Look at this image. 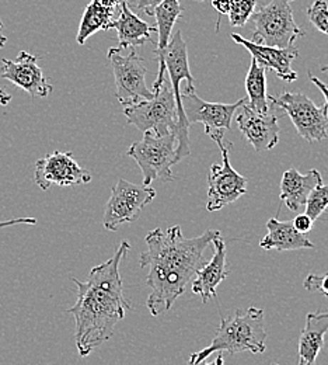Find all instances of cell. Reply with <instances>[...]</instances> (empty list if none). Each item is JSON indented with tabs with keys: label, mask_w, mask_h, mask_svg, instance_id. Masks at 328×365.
I'll use <instances>...</instances> for the list:
<instances>
[{
	"label": "cell",
	"mask_w": 328,
	"mask_h": 365,
	"mask_svg": "<svg viewBox=\"0 0 328 365\" xmlns=\"http://www.w3.org/2000/svg\"><path fill=\"white\" fill-rule=\"evenodd\" d=\"M303 287L309 292H322L324 297H328V274H309L303 282Z\"/></svg>",
	"instance_id": "obj_28"
},
{
	"label": "cell",
	"mask_w": 328,
	"mask_h": 365,
	"mask_svg": "<svg viewBox=\"0 0 328 365\" xmlns=\"http://www.w3.org/2000/svg\"><path fill=\"white\" fill-rule=\"evenodd\" d=\"M199 1H202V0H199Z\"/></svg>",
	"instance_id": "obj_40"
},
{
	"label": "cell",
	"mask_w": 328,
	"mask_h": 365,
	"mask_svg": "<svg viewBox=\"0 0 328 365\" xmlns=\"http://www.w3.org/2000/svg\"><path fill=\"white\" fill-rule=\"evenodd\" d=\"M208 137L216 142L222 152V163L212 165L208 179L206 211L216 212L237 201L247 192V179L236 172L231 163L232 142H225V131H215Z\"/></svg>",
	"instance_id": "obj_8"
},
{
	"label": "cell",
	"mask_w": 328,
	"mask_h": 365,
	"mask_svg": "<svg viewBox=\"0 0 328 365\" xmlns=\"http://www.w3.org/2000/svg\"><path fill=\"white\" fill-rule=\"evenodd\" d=\"M3 23H1V20H0V48H3V46H6V43H7V37L3 34Z\"/></svg>",
	"instance_id": "obj_36"
},
{
	"label": "cell",
	"mask_w": 328,
	"mask_h": 365,
	"mask_svg": "<svg viewBox=\"0 0 328 365\" xmlns=\"http://www.w3.org/2000/svg\"><path fill=\"white\" fill-rule=\"evenodd\" d=\"M271 365H280V364H271ZM297 365H300V364H297Z\"/></svg>",
	"instance_id": "obj_39"
},
{
	"label": "cell",
	"mask_w": 328,
	"mask_h": 365,
	"mask_svg": "<svg viewBox=\"0 0 328 365\" xmlns=\"http://www.w3.org/2000/svg\"><path fill=\"white\" fill-rule=\"evenodd\" d=\"M37 62V55L21 51L16 61L1 59L0 76L28 93L31 97L44 98L52 93L53 88L48 83L47 78Z\"/></svg>",
	"instance_id": "obj_15"
},
{
	"label": "cell",
	"mask_w": 328,
	"mask_h": 365,
	"mask_svg": "<svg viewBox=\"0 0 328 365\" xmlns=\"http://www.w3.org/2000/svg\"><path fill=\"white\" fill-rule=\"evenodd\" d=\"M268 233L260 242V247L264 250H302L314 249V245L306 237V235L297 232L292 221H280L278 218H271L267 222Z\"/></svg>",
	"instance_id": "obj_21"
},
{
	"label": "cell",
	"mask_w": 328,
	"mask_h": 365,
	"mask_svg": "<svg viewBox=\"0 0 328 365\" xmlns=\"http://www.w3.org/2000/svg\"><path fill=\"white\" fill-rule=\"evenodd\" d=\"M320 69H322V72H327L328 65H326V66H322V68H320Z\"/></svg>",
	"instance_id": "obj_38"
},
{
	"label": "cell",
	"mask_w": 328,
	"mask_h": 365,
	"mask_svg": "<svg viewBox=\"0 0 328 365\" xmlns=\"http://www.w3.org/2000/svg\"><path fill=\"white\" fill-rule=\"evenodd\" d=\"M231 36L237 44L244 46L251 53V58H254L258 65L265 69L274 71L275 75L282 81L290 83L297 79V72L292 69V62L299 56V51L296 46L277 48L253 43L236 33Z\"/></svg>",
	"instance_id": "obj_16"
},
{
	"label": "cell",
	"mask_w": 328,
	"mask_h": 365,
	"mask_svg": "<svg viewBox=\"0 0 328 365\" xmlns=\"http://www.w3.org/2000/svg\"><path fill=\"white\" fill-rule=\"evenodd\" d=\"M328 331V312H310L299 337V364L314 365L322 349L324 347V336Z\"/></svg>",
	"instance_id": "obj_20"
},
{
	"label": "cell",
	"mask_w": 328,
	"mask_h": 365,
	"mask_svg": "<svg viewBox=\"0 0 328 365\" xmlns=\"http://www.w3.org/2000/svg\"><path fill=\"white\" fill-rule=\"evenodd\" d=\"M108 59L115 78V96L124 107L141 100L153 98L154 93L149 91L144 81L147 72L144 59L137 51H131L125 56L121 53V49L111 48L108 51Z\"/></svg>",
	"instance_id": "obj_11"
},
{
	"label": "cell",
	"mask_w": 328,
	"mask_h": 365,
	"mask_svg": "<svg viewBox=\"0 0 328 365\" xmlns=\"http://www.w3.org/2000/svg\"><path fill=\"white\" fill-rule=\"evenodd\" d=\"M247 101V100H245ZM240 106L236 121L238 131L251 143L257 152H264L275 148L280 142V125L275 115V106L271 110L260 113L245 104Z\"/></svg>",
	"instance_id": "obj_14"
},
{
	"label": "cell",
	"mask_w": 328,
	"mask_h": 365,
	"mask_svg": "<svg viewBox=\"0 0 328 365\" xmlns=\"http://www.w3.org/2000/svg\"><path fill=\"white\" fill-rule=\"evenodd\" d=\"M306 14L316 30L328 36V4L326 0H316L306 9Z\"/></svg>",
	"instance_id": "obj_27"
},
{
	"label": "cell",
	"mask_w": 328,
	"mask_h": 365,
	"mask_svg": "<svg viewBox=\"0 0 328 365\" xmlns=\"http://www.w3.org/2000/svg\"><path fill=\"white\" fill-rule=\"evenodd\" d=\"M245 104L248 107L260 113H267L271 110V103L267 94V69L258 65L254 58H251V65L245 76Z\"/></svg>",
	"instance_id": "obj_22"
},
{
	"label": "cell",
	"mask_w": 328,
	"mask_h": 365,
	"mask_svg": "<svg viewBox=\"0 0 328 365\" xmlns=\"http://www.w3.org/2000/svg\"><path fill=\"white\" fill-rule=\"evenodd\" d=\"M115 29L118 33V49L137 48L149 43H153L152 34L157 33L156 27L149 26L143 21L139 16H137L131 9L129 3H122L120 7V17L112 20L107 30Z\"/></svg>",
	"instance_id": "obj_18"
},
{
	"label": "cell",
	"mask_w": 328,
	"mask_h": 365,
	"mask_svg": "<svg viewBox=\"0 0 328 365\" xmlns=\"http://www.w3.org/2000/svg\"><path fill=\"white\" fill-rule=\"evenodd\" d=\"M268 100L290 117L297 134L306 142H320L328 137V110L326 104L319 107L303 93L290 91H283L280 97L268 96Z\"/></svg>",
	"instance_id": "obj_9"
},
{
	"label": "cell",
	"mask_w": 328,
	"mask_h": 365,
	"mask_svg": "<svg viewBox=\"0 0 328 365\" xmlns=\"http://www.w3.org/2000/svg\"><path fill=\"white\" fill-rule=\"evenodd\" d=\"M184 7L180 4V0H163L156 9L153 16L156 17L157 23V48L156 51L164 49L170 38H171V31L174 29L176 21L183 16Z\"/></svg>",
	"instance_id": "obj_24"
},
{
	"label": "cell",
	"mask_w": 328,
	"mask_h": 365,
	"mask_svg": "<svg viewBox=\"0 0 328 365\" xmlns=\"http://www.w3.org/2000/svg\"><path fill=\"white\" fill-rule=\"evenodd\" d=\"M154 55H157V61H159V73L152 91L154 93L160 89V86L164 82V72L167 71L170 75V83L176 98L177 115H179V123L176 130V138H177L176 163H179L181 159L187 158L191 153L189 135H188V130L191 125L188 124L186 114H184L183 101H181V82L187 81L188 88L194 86V78L189 72V65H188L187 44L183 38L181 30L176 31V34L170 38L169 44L164 49L154 51Z\"/></svg>",
	"instance_id": "obj_4"
},
{
	"label": "cell",
	"mask_w": 328,
	"mask_h": 365,
	"mask_svg": "<svg viewBox=\"0 0 328 365\" xmlns=\"http://www.w3.org/2000/svg\"><path fill=\"white\" fill-rule=\"evenodd\" d=\"M129 249L131 245L122 240L115 255L93 267L86 281L72 278L78 287V299L68 314L75 318V341L80 357L90 356L94 349L108 341L115 326L131 311L120 274V264Z\"/></svg>",
	"instance_id": "obj_2"
},
{
	"label": "cell",
	"mask_w": 328,
	"mask_h": 365,
	"mask_svg": "<svg viewBox=\"0 0 328 365\" xmlns=\"http://www.w3.org/2000/svg\"><path fill=\"white\" fill-rule=\"evenodd\" d=\"M128 124L135 125L142 133L152 131L156 135L176 134L179 115L173 89L163 82L153 98L141 100L124 107Z\"/></svg>",
	"instance_id": "obj_6"
},
{
	"label": "cell",
	"mask_w": 328,
	"mask_h": 365,
	"mask_svg": "<svg viewBox=\"0 0 328 365\" xmlns=\"http://www.w3.org/2000/svg\"><path fill=\"white\" fill-rule=\"evenodd\" d=\"M257 6V0H232L229 11V21L233 27H244L248 19L253 16Z\"/></svg>",
	"instance_id": "obj_26"
},
{
	"label": "cell",
	"mask_w": 328,
	"mask_h": 365,
	"mask_svg": "<svg viewBox=\"0 0 328 365\" xmlns=\"http://www.w3.org/2000/svg\"><path fill=\"white\" fill-rule=\"evenodd\" d=\"M34 182L48 191L52 185L69 187L92 182V175L73 158L72 152L55 150L36 162Z\"/></svg>",
	"instance_id": "obj_13"
},
{
	"label": "cell",
	"mask_w": 328,
	"mask_h": 365,
	"mask_svg": "<svg viewBox=\"0 0 328 365\" xmlns=\"http://www.w3.org/2000/svg\"><path fill=\"white\" fill-rule=\"evenodd\" d=\"M10 101H11V94L6 93V91L0 88V104L1 106H7Z\"/></svg>",
	"instance_id": "obj_34"
},
{
	"label": "cell",
	"mask_w": 328,
	"mask_h": 365,
	"mask_svg": "<svg viewBox=\"0 0 328 365\" xmlns=\"http://www.w3.org/2000/svg\"><path fill=\"white\" fill-rule=\"evenodd\" d=\"M309 79L320 89V91L324 94V98H326V106H327V110H328V86L327 85H324L320 79H317L312 72H309Z\"/></svg>",
	"instance_id": "obj_33"
},
{
	"label": "cell",
	"mask_w": 328,
	"mask_h": 365,
	"mask_svg": "<svg viewBox=\"0 0 328 365\" xmlns=\"http://www.w3.org/2000/svg\"><path fill=\"white\" fill-rule=\"evenodd\" d=\"M163 0H138L137 1V9L143 11L147 16H153L154 9L162 3Z\"/></svg>",
	"instance_id": "obj_30"
},
{
	"label": "cell",
	"mask_w": 328,
	"mask_h": 365,
	"mask_svg": "<svg viewBox=\"0 0 328 365\" xmlns=\"http://www.w3.org/2000/svg\"><path fill=\"white\" fill-rule=\"evenodd\" d=\"M36 224H37L36 218H16V220L0 221V229L13 227V225H36Z\"/></svg>",
	"instance_id": "obj_31"
},
{
	"label": "cell",
	"mask_w": 328,
	"mask_h": 365,
	"mask_svg": "<svg viewBox=\"0 0 328 365\" xmlns=\"http://www.w3.org/2000/svg\"><path fill=\"white\" fill-rule=\"evenodd\" d=\"M245 100L247 97L232 104L209 103L202 100L195 93V86H187L186 91H181V101L188 124H203L206 135L215 131H229L232 128V120L235 117L236 111Z\"/></svg>",
	"instance_id": "obj_12"
},
{
	"label": "cell",
	"mask_w": 328,
	"mask_h": 365,
	"mask_svg": "<svg viewBox=\"0 0 328 365\" xmlns=\"http://www.w3.org/2000/svg\"><path fill=\"white\" fill-rule=\"evenodd\" d=\"M328 208V184H319L314 187L306 201V215L313 221L322 217V214Z\"/></svg>",
	"instance_id": "obj_25"
},
{
	"label": "cell",
	"mask_w": 328,
	"mask_h": 365,
	"mask_svg": "<svg viewBox=\"0 0 328 365\" xmlns=\"http://www.w3.org/2000/svg\"><path fill=\"white\" fill-rule=\"evenodd\" d=\"M212 6L219 13V16L229 14L232 7V0H212Z\"/></svg>",
	"instance_id": "obj_32"
},
{
	"label": "cell",
	"mask_w": 328,
	"mask_h": 365,
	"mask_svg": "<svg viewBox=\"0 0 328 365\" xmlns=\"http://www.w3.org/2000/svg\"><path fill=\"white\" fill-rule=\"evenodd\" d=\"M215 250L209 263H205L192 282V292L199 295L202 302L206 304L211 298L216 297L218 287L229 277V270L226 269V242L218 233L212 240Z\"/></svg>",
	"instance_id": "obj_17"
},
{
	"label": "cell",
	"mask_w": 328,
	"mask_h": 365,
	"mask_svg": "<svg viewBox=\"0 0 328 365\" xmlns=\"http://www.w3.org/2000/svg\"><path fill=\"white\" fill-rule=\"evenodd\" d=\"M265 320L264 311L258 308H248L245 312L236 311L235 317L222 318L216 329L215 337L206 349L191 354L188 365L205 361L213 353L226 351L229 354L250 351L260 354L265 351Z\"/></svg>",
	"instance_id": "obj_3"
},
{
	"label": "cell",
	"mask_w": 328,
	"mask_h": 365,
	"mask_svg": "<svg viewBox=\"0 0 328 365\" xmlns=\"http://www.w3.org/2000/svg\"><path fill=\"white\" fill-rule=\"evenodd\" d=\"M112 1H115L120 7H121V4H122V3H129V0H112Z\"/></svg>",
	"instance_id": "obj_37"
},
{
	"label": "cell",
	"mask_w": 328,
	"mask_h": 365,
	"mask_svg": "<svg viewBox=\"0 0 328 365\" xmlns=\"http://www.w3.org/2000/svg\"><path fill=\"white\" fill-rule=\"evenodd\" d=\"M195 365H225V359H223V354H219V356L216 357V360H215V361H212V363L201 361V363H198V364Z\"/></svg>",
	"instance_id": "obj_35"
},
{
	"label": "cell",
	"mask_w": 328,
	"mask_h": 365,
	"mask_svg": "<svg viewBox=\"0 0 328 365\" xmlns=\"http://www.w3.org/2000/svg\"><path fill=\"white\" fill-rule=\"evenodd\" d=\"M176 143L174 133L160 137L146 131L141 140L131 145L127 153L138 163L143 175V185L174 180L171 168L176 165Z\"/></svg>",
	"instance_id": "obj_5"
},
{
	"label": "cell",
	"mask_w": 328,
	"mask_h": 365,
	"mask_svg": "<svg viewBox=\"0 0 328 365\" xmlns=\"http://www.w3.org/2000/svg\"><path fill=\"white\" fill-rule=\"evenodd\" d=\"M292 224H293V227H295V229H296L297 232L306 235V233H309V232L312 230V228H313L314 221H313L309 215L300 214V215H297V217L292 221Z\"/></svg>",
	"instance_id": "obj_29"
},
{
	"label": "cell",
	"mask_w": 328,
	"mask_h": 365,
	"mask_svg": "<svg viewBox=\"0 0 328 365\" xmlns=\"http://www.w3.org/2000/svg\"><path fill=\"white\" fill-rule=\"evenodd\" d=\"M323 182V178L319 170L312 169L306 175H300L297 169H287L281 180L280 200L290 211L296 212L306 201L314 187Z\"/></svg>",
	"instance_id": "obj_19"
},
{
	"label": "cell",
	"mask_w": 328,
	"mask_h": 365,
	"mask_svg": "<svg viewBox=\"0 0 328 365\" xmlns=\"http://www.w3.org/2000/svg\"><path fill=\"white\" fill-rule=\"evenodd\" d=\"M293 0H271L253 13L251 19L255 24L253 43L277 48H289L303 37V30L296 24L290 3Z\"/></svg>",
	"instance_id": "obj_7"
},
{
	"label": "cell",
	"mask_w": 328,
	"mask_h": 365,
	"mask_svg": "<svg viewBox=\"0 0 328 365\" xmlns=\"http://www.w3.org/2000/svg\"><path fill=\"white\" fill-rule=\"evenodd\" d=\"M156 198V190L152 185H138L127 180H118L111 190V197L105 205L102 225L107 230L115 232L124 224L139 218L143 208Z\"/></svg>",
	"instance_id": "obj_10"
},
{
	"label": "cell",
	"mask_w": 328,
	"mask_h": 365,
	"mask_svg": "<svg viewBox=\"0 0 328 365\" xmlns=\"http://www.w3.org/2000/svg\"><path fill=\"white\" fill-rule=\"evenodd\" d=\"M219 230L209 229L201 236L184 237L179 225L150 230L146 237V250L141 255L142 269L149 267L146 284L150 295L146 307L152 317L170 311L174 302L186 292L188 282L205 264L203 252Z\"/></svg>",
	"instance_id": "obj_1"
},
{
	"label": "cell",
	"mask_w": 328,
	"mask_h": 365,
	"mask_svg": "<svg viewBox=\"0 0 328 365\" xmlns=\"http://www.w3.org/2000/svg\"><path fill=\"white\" fill-rule=\"evenodd\" d=\"M114 9L105 7L97 0H92L88 7L85 9L83 17L80 20L79 31L76 36V41L79 46H83L89 37H92L94 33L100 30H107L108 24L114 20L115 16Z\"/></svg>",
	"instance_id": "obj_23"
}]
</instances>
